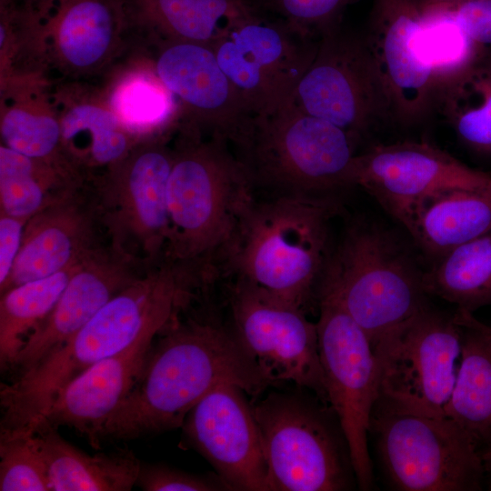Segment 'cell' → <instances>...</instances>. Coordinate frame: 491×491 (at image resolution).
Masks as SVG:
<instances>
[{
    "instance_id": "obj_28",
    "label": "cell",
    "mask_w": 491,
    "mask_h": 491,
    "mask_svg": "<svg viewBox=\"0 0 491 491\" xmlns=\"http://www.w3.org/2000/svg\"><path fill=\"white\" fill-rule=\"evenodd\" d=\"M454 316L463 332L461 362L446 416L482 455L491 450V342L472 324L468 311L457 309Z\"/></svg>"
},
{
    "instance_id": "obj_18",
    "label": "cell",
    "mask_w": 491,
    "mask_h": 491,
    "mask_svg": "<svg viewBox=\"0 0 491 491\" xmlns=\"http://www.w3.org/2000/svg\"><path fill=\"white\" fill-rule=\"evenodd\" d=\"M419 0H374L364 35L390 102L392 119L424 120L436 105V86L424 58Z\"/></svg>"
},
{
    "instance_id": "obj_9",
    "label": "cell",
    "mask_w": 491,
    "mask_h": 491,
    "mask_svg": "<svg viewBox=\"0 0 491 491\" xmlns=\"http://www.w3.org/2000/svg\"><path fill=\"white\" fill-rule=\"evenodd\" d=\"M462 328L429 305L372 345L382 402L411 413L446 416L459 366Z\"/></svg>"
},
{
    "instance_id": "obj_21",
    "label": "cell",
    "mask_w": 491,
    "mask_h": 491,
    "mask_svg": "<svg viewBox=\"0 0 491 491\" xmlns=\"http://www.w3.org/2000/svg\"><path fill=\"white\" fill-rule=\"evenodd\" d=\"M127 32L125 0H60L41 20L45 63L73 76L98 73L118 55Z\"/></svg>"
},
{
    "instance_id": "obj_19",
    "label": "cell",
    "mask_w": 491,
    "mask_h": 491,
    "mask_svg": "<svg viewBox=\"0 0 491 491\" xmlns=\"http://www.w3.org/2000/svg\"><path fill=\"white\" fill-rule=\"evenodd\" d=\"M114 246H101L71 276L49 315L30 334L14 368L34 367L77 333L109 300L148 267Z\"/></svg>"
},
{
    "instance_id": "obj_31",
    "label": "cell",
    "mask_w": 491,
    "mask_h": 491,
    "mask_svg": "<svg viewBox=\"0 0 491 491\" xmlns=\"http://www.w3.org/2000/svg\"><path fill=\"white\" fill-rule=\"evenodd\" d=\"M427 295L473 313L491 306V230L448 251L423 275Z\"/></svg>"
},
{
    "instance_id": "obj_20",
    "label": "cell",
    "mask_w": 491,
    "mask_h": 491,
    "mask_svg": "<svg viewBox=\"0 0 491 491\" xmlns=\"http://www.w3.org/2000/svg\"><path fill=\"white\" fill-rule=\"evenodd\" d=\"M98 225L103 223L95 195H87L84 186L33 215L2 293L82 263L103 246Z\"/></svg>"
},
{
    "instance_id": "obj_13",
    "label": "cell",
    "mask_w": 491,
    "mask_h": 491,
    "mask_svg": "<svg viewBox=\"0 0 491 491\" xmlns=\"http://www.w3.org/2000/svg\"><path fill=\"white\" fill-rule=\"evenodd\" d=\"M230 306L234 332L272 385L292 383L328 404L316 323L303 308L238 277Z\"/></svg>"
},
{
    "instance_id": "obj_32",
    "label": "cell",
    "mask_w": 491,
    "mask_h": 491,
    "mask_svg": "<svg viewBox=\"0 0 491 491\" xmlns=\"http://www.w3.org/2000/svg\"><path fill=\"white\" fill-rule=\"evenodd\" d=\"M436 104L459 141L491 156V57H480L439 88Z\"/></svg>"
},
{
    "instance_id": "obj_24",
    "label": "cell",
    "mask_w": 491,
    "mask_h": 491,
    "mask_svg": "<svg viewBox=\"0 0 491 491\" xmlns=\"http://www.w3.org/2000/svg\"><path fill=\"white\" fill-rule=\"evenodd\" d=\"M41 91L36 79L2 85L1 145L85 178L66 155L55 105Z\"/></svg>"
},
{
    "instance_id": "obj_14",
    "label": "cell",
    "mask_w": 491,
    "mask_h": 491,
    "mask_svg": "<svg viewBox=\"0 0 491 491\" xmlns=\"http://www.w3.org/2000/svg\"><path fill=\"white\" fill-rule=\"evenodd\" d=\"M319 39L259 12L211 46L217 61L253 115L289 101L311 65Z\"/></svg>"
},
{
    "instance_id": "obj_42",
    "label": "cell",
    "mask_w": 491,
    "mask_h": 491,
    "mask_svg": "<svg viewBox=\"0 0 491 491\" xmlns=\"http://www.w3.org/2000/svg\"><path fill=\"white\" fill-rule=\"evenodd\" d=\"M469 317L472 324L491 342V326L479 321L473 314Z\"/></svg>"
},
{
    "instance_id": "obj_41",
    "label": "cell",
    "mask_w": 491,
    "mask_h": 491,
    "mask_svg": "<svg viewBox=\"0 0 491 491\" xmlns=\"http://www.w3.org/2000/svg\"><path fill=\"white\" fill-rule=\"evenodd\" d=\"M485 472V486L491 490V450L481 455Z\"/></svg>"
},
{
    "instance_id": "obj_23",
    "label": "cell",
    "mask_w": 491,
    "mask_h": 491,
    "mask_svg": "<svg viewBox=\"0 0 491 491\" xmlns=\"http://www.w3.org/2000/svg\"><path fill=\"white\" fill-rule=\"evenodd\" d=\"M129 31L160 41L212 45L257 14L252 0H125Z\"/></svg>"
},
{
    "instance_id": "obj_2",
    "label": "cell",
    "mask_w": 491,
    "mask_h": 491,
    "mask_svg": "<svg viewBox=\"0 0 491 491\" xmlns=\"http://www.w3.org/2000/svg\"><path fill=\"white\" fill-rule=\"evenodd\" d=\"M198 286L190 273L171 262L148 267L62 346L1 386L0 434L33 431L65 385L145 333L165 330L178 318Z\"/></svg>"
},
{
    "instance_id": "obj_1",
    "label": "cell",
    "mask_w": 491,
    "mask_h": 491,
    "mask_svg": "<svg viewBox=\"0 0 491 491\" xmlns=\"http://www.w3.org/2000/svg\"><path fill=\"white\" fill-rule=\"evenodd\" d=\"M161 335L129 393L104 426L101 441L181 428L190 410L222 385L238 386L248 395L272 385L233 328L177 318Z\"/></svg>"
},
{
    "instance_id": "obj_25",
    "label": "cell",
    "mask_w": 491,
    "mask_h": 491,
    "mask_svg": "<svg viewBox=\"0 0 491 491\" xmlns=\"http://www.w3.org/2000/svg\"><path fill=\"white\" fill-rule=\"evenodd\" d=\"M56 96L64 150L85 175L92 167H108L122 160L140 142L120 124L100 96L69 95Z\"/></svg>"
},
{
    "instance_id": "obj_11",
    "label": "cell",
    "mask_w": 491,
    "mask_h": 491,
    "mask_svg": "<svg viewBox=\"0 0 491 491\" xmlns=\"http://www.w3.org/2000/svg\"><path fill=\"white\" fill-rule=\"evenodd\" d=\"M173 160L174 151L161 136L143 140L94 180V194L111 243L146 266L165 258Z\"/></svg>"
},
{
    "instance_id": "obj_12",
    "label": "cell",
    "mask_w": 491,
    "mask_h": 491,
    "mask_svg": "<svg viewBox=\"0 0 491 491\" xmlns=\"http://www.w3.org/2000/svg\"><path fill=\"white\" fill-rule=\"evenodd\" d=\"M291 100L358 140L379 121L392 119L388 95L364 35L341 25L319 38L315 58Z\"/></svg>"
},
{
    "instance_id": "obj_15",
    "label": "cell",
    "mask_w": 491,
    "mask_h": 491,
    "mask_svg": "<svg viewBox=\"0 0 491 491\" xmlns=\"http://www.w3.org/2000/svg\"><path fill=\"white\" fill-rule=\"evenodd\" d=\"M352 182L402 225L426 199L453 188L491 186V175L423 142L375 145L357 154Z\"/></svg>"
},
{
    "instance_id": "obj_16",
    "label": "cell",
    "mask_w": 491,
    "mask_h": 491,
    "mask_svg": "<svg viewBox=\"0 0 491 491\" xmlns=\"http://www.w3.org/2000/svg\"><path fill=\"white\" fill-rule=\"evenodd\" d=\"M235 385H222L187 414L185 441L205 457L233 491H271L253 404Z\"/></svg>"
},
{
    "instance_id": "obj_35",
    "label": "cell",
    "mask_w": 491,
    "mask_h": 491,
    "mask_svg": "<svg viewBox=\"0 0 491 491\" xmlns=\"http://www.w3.org/2000/svg\"><path fill=\"white\" fill-rule=\"evenodd\" d=\"M0 490L52 491L34 431L0 434Z\"/></svg>"
},
{
    "instance_id": "obj_40",
    "label": "cell",
    "mask_w": 491,
    "mask_h": 491,
    "mask_svg": "<svg viewBox=\"0 0 491 491\" xmlns=\"http://www.w3.org/2000/svg\"><path fill=\"white\" fill-rule=\"evenodd\" d=\"M25 7L33 12L40 21L43 20L51 11V9L60 0H16Z\"/></svg>"
},
{
    "instance_id": "obj_6",
    "label": "cell",
    "mask_w": 491,
    "mask_h": 491,
    "mask_svg": "<svg viewBox=\"0 0 491 491\" xmlns=\"http://www.w3.org/2000/svg\"><path fill=\"white\" fill-rule=\"evenodd\" d=\"M253 407L271 491H344L357 486L338 419L316 395L275 391Z\"/></svg>"
},
{
    "instance_id": "obj_10",
    "label": "cell",
    "mask_w": 491,
    "mask_h": 491,
    "mask_svg": "<svg viewBox=\"0 0 491 491\" xmlns=\"http://www.w3.org/2000/svg\"><path fill=\"white\" fill-rule=\"evenodd\" d=\"M316 323L327 403L348 445L360 490L374 485L368 448L370 421L379 396L378 370L372 344L338 300L321 287Z\"/></svg>"
},
{
    "instance_id": "obj_30",
    "label": "cell",
    "mask_w": 491,
    "mask_h": 491,
    "mask_svg": "<svg viewBox=\"0 0 491 491\" xmlns=\"http://www.w3.org/2000/svg\"><path fill=\"white\" fill-rule=\"evenodd\" d=\"M85 179L0 145V213L28 220L84 186Z\"/></svg>"
},
{
    "instance_id": "obj_43",
    "label": "cell",
    "mask_w": 491,
    "mask_h": 491,
    "mask_svg": "<svg viewBox=\"0 0 491 491\" xmlns=\"http://www.w3.org/2000/svg\"><path fill=\"white\" fill-rule=\"evenodd\" d=\"M424 7L448 5L471 0H419Z\"/></svg>"
},
{
    "instance_id": "obj_7",
    "label": "cell",
    "mask_w": 491,
    "mask_h": 491,
    "mask_svg": "<svg viewBox=\"0 0 491 491\" xmlns=\"http://www.w3.org/2000/svg\"><path fill=\"white\" fill-rule=\"evenodd\" d=\"M423 275L388 232L357 224L331 256L320 288L338 300L373 345L428 306Z\"/></svg>"
},
{
    "instance_id": "obj_22",
    "label": "cell",
    "mask_w": 491,
    "mask_h": 491,
    "mask_svg": "<svg viewBox=\"0 0 491 491\" xmlns=\"http://www.w3.org/2000/svg\"><path fill=\"white\" fill-rule=\"evenodd\" d=\"M160 333H145L123 351L75 376L56 394L35 428L69 426L85 436L93 447L100 448L104 426L129 393Z\"/></svg>"
},
{
    "instance_id": "obj_39",
    "label": "cell",
    "mask_w": 491,
    "mask_h": 491,
    "mask_svg": "<svg viewBox=\"0 0 491 491\" xmlns=\"http://www.w3.org/2000/svg\"><path fill=\"white\" fill-rule=\"evenodd\" d=\"M26 222L0 213V293L7 285L20 251Z\"/></svg>"
},
{
    "instance_id": "obj_5",
    "label": "cell",
    "mask_w": 491,
    "mask_h": 491,
    "mask_svg": "<svg viewBox=\"0 0 491 491\" xmlns=\"http://www.w3.org/2000/svg\"><path fill=\"white\" fill-rule=\"evenodd\" d=\"M357 141L290 99L269 113L253 115L235 146L254 184L336 201V195L354 186Z\"/></svg>"
},
{
    "instance_id": "obj_34",
    "label": "cell",
    "mask_w": 491,
    "mask_h": 491,
    "mask_svg": "<svg viewBox=\"0 0 491 491\" xmlns=\"http://www.w3.org/2000/svg\"><path fill=\"white\" fill-rule=\"evenodd\" d=\"M420 45L431 68L436 94L441 86L480 58L451 14L441 6L424 7Z\"/></svg>"
},
{
    "instance_id": "obj_29",
    "label": "cell",
    "mask_w": 491,
    "mask_h": 491,
    "mask_svg": "<svg viewBox=\"0 0 491 491\" xmlns=\"http://www.w3.org/2000/svg\"><path fill=\"white\" fill-rule=\"evenodd\" d=\"M104 96L123 127L139 141L159 137L180 120L178 103L151 61H137L118 71Z\"/></svg>"
},
{
    "instance_id": "obj_37",
    "label": "cell",
    "mask_w": 491,
    "mask_h": 491,
    "mask_svg": "<svg viewBox=\"0 0 491 491\" xmlns=\"http://www.w3.org/2000/svg\"><path fill=\"white\" fill-rule=\"evenodd\" d=\"M135 486L145 491L229 490L217 474H193L164 464L141 463Z\"/></svg>"
},
{
    "instance_id": "obj_3",
    "label": "cell",
    "mask_w": 491,
    "mask_h": 491,
    "mask_svg": "<svg viewBox=\"0 0 491 491\" xmlns=\"http://www.w3.org/2000/svg\"><path fill=\"white\" fill-rule=\"evenodd\" d=\"M167 184L169 236L164 261L202 281L224 258L238 221L254 198L248 169L225 140L182 126Z\"/></svg>"
},
{
    "instance_id": "obj_33",
    "label": "cell",
    "mask_w": 491,
    "mask_h": 491,
    "mask_svg": "<svg viewBox=\"0 0 491 491\" xmlns=\"http://www.w3.org/2000/svg\"><path fill=\"white\" fill-rule=\"evenodd\" d=\"M82 263L54 275L15 286L1 294L0 366L14 368L26 339L53 310Z\"/></svg>"
},
{
    "instance_id": "obj_8",
    "label": "cell",
    "mask_w": 491,
    "mask_h": 491,
    "mask_svg": "<svg viewBox=\"0 0 491 491\" xmlns=\"http://www.w3.org/2000/svg\"><path fill=\"white\" fill-rule=\"evenodd\" d=\"M370 432L392 489L477 491L485 486L481 455L447 416L411 413L377 399Z\"/></svg>"
},
{
    "instance_id": "obj_36",
    "label": "cell",
    "mask_w": 491,
    "mask_h": 491,
    "mask_svg": "<svg viewBox=\"0 0 491 491\" xmlns=\"http://www.w3.org/2000/svg\"><path fill=\"white\" fill-rule=\"evenodd\" d=\"M351 0H269L282 20L297 32L320 38L340 26Z\"/></svg>"
},
{
    "instance_id": "obj_38",
    "label": "cell",
    "mask_w": 491,
    "mask_h": 491,
    "mask_svg": "<svg viewBox=\"0 0 491 491\" xmlns=\"http://www.w3.org/2000/svg\"><path fill=\"white\" fill-rule=\"evenodd\" d=\"M437 6L451 14L480 57H491V0H471Z\"/></svg>"
},
{
    "instance_id": "obj_27",
    "label": "cell",
    "mask_w": 491,
    "mask_h": 491,
    "mask_svg": "<svg viewBox=\"0 0 491 491\" xmlns=\"http://www.w3.org/2000/svg\"><path fill=\"white\" fill-rule=\"evenodd\" d=\"M52 491H128L135 485L141 461L127 448L90 456L65 440L57 428L34 430Z\"/></svg>"
},
{
    "instance_id": "obj_17",
    "label": "cell",
    "mask_w": 491,
    "mask_h": 491,
    "mask_svg": "<svg viewBox=\"0 0 491 491\" xmlns=\"http://www.w3.org/2000/svg\"><path fill=\"white\" fill-rule=\"evenodd\" d=\"M153 67L175 97L183 125L236 145L253 114L209 45L155 42Z\"/></svg>"
},
{
    "instance_id": "obj_4",
    "label": "cell",
    "mask_w": 491,
    "mask_h": 491,
    "mask_svg": "<svg viewBox=\"0 0 491 491\" xmlns=\"http://www.w3.org/2000/svg\"><path fill=\"white\" fill-rule=\"evenodd\" d=\"M336 201L282 194L246 205L224 260L246 280L301 308L318 299L330 260Z\"/></svg>"
},
{
    "instance_id": "obj_26",
    "label": "cell",
    "mask_w": 491,
    "mask_h": 491,
    "mask_svg": "<svg viewBox=\"0 0 491 491\" xmlns=\"http://www.w3.org/2000/svg\"><path fill=\"white\" fill-rule=\"evenodd\" d=\"M404 226L420 249L436 260L491 230V186L437 193L420 203Z\"/></svg>"
}]
</instances>
